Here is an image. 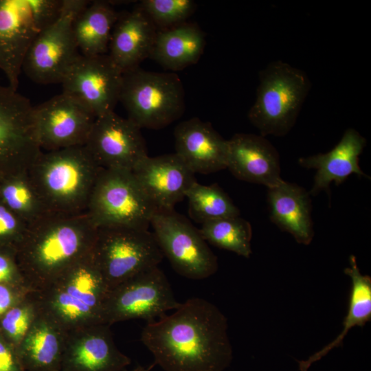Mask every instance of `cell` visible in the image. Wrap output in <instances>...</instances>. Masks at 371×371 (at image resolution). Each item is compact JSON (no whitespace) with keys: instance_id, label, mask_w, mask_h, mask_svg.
<instances>
[{"instance_id":"1","label":"cell","mask_w":371,"mask_h":371,"mask_svg":"<svg viewBox=\"0 0 371 371\" xmlns=\"http://www.w3.org/2000/svg\"><path fill=\"white\" fill-rule=\"evenodd\" d=\"M141 341L164 371H224L232 360L227 318L203 298L146 324Z\"/></svg>"},{"instance_id":"2","label":"cell","mask_w":371,"mask_h":371,"mask_svg":"<svg viewBox=\"0 0 371 371\" xmlns=\"http://www.w3.org/2000/svg\"><path fill=\"white\" fill-rule=\"evenodd\" d=\"M97 229L86 212H50L29 225L16 250L22 276L54 281L92 252Z\"/></svg>"},{"instance_id":"3","label":"cell","mask_w":371,"mask_h":371,"mask_svg":"<svg viewBox=\"0 0 371 371\" xmlns=\"http://www.w3.org/2000/svg\"><path fill=\"white\" fill-rule=\"evenodd\" d=\"M101 169L80 146L43 151L27 172L50 212L79 214L87 210Z\"/></svg>"},{"instance_id":"4","label":"cell","mask_w":371,"mask_h":371,"mask_svg":"<svg viewBox=\"0 0 371 371\" xmlns=\"http://www.w3.org/2000/svg\"><path fill=\"white\" fill-rule=\"evenodd\" d=\"M311 87L306 74L276 60L259 74L256 100L248 112L251 123L265 137L286 135L295 125Z\"/></svg>"},{"instance_id":"5","label":"cell","mask_w":371,"mask_h":371,"mask_svg":"<svg viewBox=\"0 0 371 371\" xmlns=\"http://www.w3.org/2000/svg\"><path fill=\"white\" fill-rule=\"evenodd\" d=\"M120 102L127 118L141 129H159L181 116L185 93L175 74L148 71L138 67L123 73Z\"/></svg>"},{"instance_id":"6","label":"cell","mask_w":371,"mask_h":371,"mask_svg":"<svg viewBox=\"0 0 371 371\" xmlns=\"http://www.w3.org/2000/svg\"><path fill=\"white\" fill-rule=\"evenodd\" d=\"M157 209L133 171L102 168L86 212L94 225L148 229Z\"/></svg>"},{"instance_id":"7","label":"cell","mask_w":371,"mask_h":371,"mask_svg":"<svg viewBox=\"0 0 371 371\" xmlns=\"http://www.w3.org/2000/svg\"><path fill=\"white\" fill-rule=\"evenodd\" d=\"M63 0H0V70L17 90L32 43L58 16Z\"/></svg>"},{"instance_id":"8","label":"cell","mask_w":371,"mask_h":371,"mask_svg":"<svg viewBox=\"0 0 371 371\" xmlns=\"http://www.w3.org/2000/svg\"><path fill=\"white\" fill-rule=\"evenodd\" d=\"M93 256L109 290L157 267L164 258L153 232L127 227H98Z\"/></svg>"},{"instance_id":"9","label":"cell","mask_w":371,"mask_h":371,"mask_svg":"<svg viewBox=\"0 0 371 371\" xmlns=\"http://www.w3.org/2000/svg\"><path fill=\"white\" fill-rule=\"evenodd\" d=\"M86 0H63L60 12L35 38L23 61L22 71L34 82L60 83L80 55L73 25L88 5Z\"/></svg>"},{"instance_id":"10","label":"cell","mask_w":371,"mask_h":371,"mask_svg":"<svg viewBox=\"0 0 371 371\" xmlns=\"http://www.w3.org/2000/svg\"><path fill=\"white\" fill-rule=\"evenodd\" d=\"M150 225L164 257L178 274L190 280H203L216 272V256L199 229L183 215L175 210H156Z\"/></svg>"},{"instance_id":"11","label":"cell","mask_w":371,"mask_h":371,"mask_svg":"<svg viewBox=\"0 0 371 371\" xmlns=\"http://www.w3.org/2000/svg\"><path fill=\"white\" fill-rule=\"evenodd\" d=\"M180 304L159 268L140 273L109 290L102 311V324L141 319L147 324L161 318Z\"/></svg>"},{"instance_id":"12","label":"cell","mask_w":371,"mask_h":371,"mask_svg":"<svg viewBox=\"0 0 371 371\" xmlns=\"http://www.w3.org/2000/svg\"><path fill=\"white\" fill-rule=\"evenodd\" d=\"M42 152L34 106L17 90L0 85V180L27 172Z\"/></svg>"},{"instance_id":"13","label":"cell","mask_w":371,"mask_h":371,"mask_svg":"<svg viewBox=\"0 0 371 371\" xmlns=\"http://www.w3.org/2000/svg\"><path fill=\"white\" fill-rule=\"evenodd\" d=\"M60 284L52 308L63 322L87 321L102 324V311L109 289L94 260L93 251L54 280Z\"/></svg>"},{"instance_id":"14","label":"cell","mask_w":371,"mask_h":371,"mask_svg":"<svg viewBox=\"0 0 371 371\" xmlns=\"http://www.w3.org/2000/svg\"><path fill=\"white\" fill-rule=\"evenodd\" d=\"M123 72L108 54H80L65 74L63 92L85 106L95 117L114 111Z\"/></svg>"},{"instance_id":"15","label":"cell","mask_w":371,"mask_h":371,"mask_svg":"<svg viewBox=\"0 0 371 371\" xmlns=\"http://www.w3.org/2000/svg\"><path fill=\"white\" fill-rule=\"evenodd\" d=\"M95 119L85 106L64 92L34 106L35 132L43 151L85 146Z\"/></svg>"},{"instance_id":"16","label":"cell","mask_w":371,"mask_h":371,"mask_svg":"<svg viewBox=\"0 0 371 371\" xmlns=\"http://www.w3.org/2000/svg\"><path fill=\"white\" fill-rule=\"evenodd\" d=\"M85 146L102 168L133 171L148 156L141 128L114 111L95 117Z\"/></svg>"},{"instance_id":"17","label":"cell","mask_w":371,"mask_h":371,"mask_svg":"<svg viewBox=\"0 0 371 371\" xmlns=\"http://www.w3.org/2000/svg\"><path fill=\"white\" fill-rule=\"evenodd\" d=\"M133 172L157 210L171 211L196 181L194 173L175 154L143 159Z\"/></svg>"},{"instance_id":"18","label":"cell","mask_w":371,"mask_h":371,"mask_svg":"<svg viewBox=\"0 0 371 371\" xmlns=\"http://www.w3.org/2000/svg\"><path fill=\"white\" fill-rule=\"evenodd\" d=\"M226 168L239 180L267 188L283 180L279 153L261 135L236 133L228 139Z\"/></svg>"},{"instance_id":"19","label":"cell","mask_w":371,"mask_h":371,"mask_svg":"<svg viewBox=\"0 0 371 371\" xmlns=\"http://www.w3.org/2000/svg\"><path fill=\"white\" fill-rule=\"evenodd\" d=\"M175 154L194 173L210 174L227 168V140L197 117L179 123L174 131Z\"/></svg>"},{"instance_id":"20","label":"cell","mask_w":371,"mask_h":371,"mask_svg":"<svg viewBox=\"0 0 371 371\" xmlns=\"http://www.w3.org/2000/svg\"><path fill=\"white\" fill-rule=\"evenodd\" d=\"M366 145L364 137L355 129L348 128L328 153L300 157L298 164L302 167L316 170L310 195L315 196L322 190L328 192L332 182L339 186L352 174L368 177L359 164V156Z\"/></svg>"},{"instance_id":"21","label":"cell","mask_w":371,"mask_h":371,"mask_svg":"<svg viewBox=\"0 0 371 371\" xmlns=\"http://www.w3.org/2000/svg\"><path fill=\"white\" fill-rule=\"evenodd\" d=\"M157 28L138 5L119 14L109 43L108 55L124 73L150 58Z\"/></svg>"},{"instance_id":"22","label":"cell","mask_w":371,"mask_h":371,"mask_svg":"<svg viewBox=\"0 0 371 371\" xmlns=\"http://www.w3.org/2000/svg\"><path fill=\"white\" fill-rule=\"evenodd\" d=\"M267 189L270 220L298 243L309 245L314 237L309 192L284 180Z\"/></svg>"},{"instance_id":"23","label":"cell","mask_w":371,"mask_h":371,"mask_svg":"<svg viewBox=\"0 0 371 371\" xmlns=\"http://www.w3.org/2000/svg\"><path fill=\"white\" fill-rule=\"evenodd\" d=\"M104 324L65 348L60 371H125L131 361L117 349Z\"/></svg>"},{"instance_id":"24","label":"cell","mask_w":371,"mask_h":371,"mask_svg":"<svg viewBox=\"0 0 371 371\" xmlns=\"http://www.w3.org/2000/svg\"><path fill=\"white\" fill-rule=\"evenodd\" d=\"M205 45L203 31L185 22L157 32L150 58L168 69L180 70L197 63Z\"/></svg>"},{"instance_id":"25","label":"cell","mask_w":371,"mask_h":371,"mask_svg":"<svg viewBox=\"0 0 371 371\" xmlns=\"http://www.w3.org/2000/svg\"><path fill=\"white\" fill-rule=\"evenodd\" d=\"M120 13L106 1H89L76 16L73 30L80 54H107L112 31Z\"/></svg>"},{"instance_id":"26","label":"cell","mask_w":371,"mask_h":371,"mask_svg":"<svg viewBox=\"0 0 371 371\" xmlns=\"http://www.w3.org/2000/svg\"><path fill=\"white\" fill-rule=\"evenodd\" d=\"M348 267L344 273L350 278L348 312L343 322L342 331L323 349L311 356L308 360L300 363V371H307L310 365L320 359L332 349L340 346L351 328L363 327L371 320V277L361 273L355 256L349 257Z\"/></svg>"},{"instance_id":"27","label":"cell","mask_w":371,"mask_h":371,"mask_svg":"<svg viewBox=\"0 0 371 371\" xmlns=\"http://www.w3.org/2000/svg\"><path fill=\"white\" fill-rule=\"evenodd\" d=\"M17 352L23 369L60 371L65 348L51 326L38 324L29 330Z\"/></svg>"},{"instance_id":"28","label":"cell","mask_w":371,"mask_h":371,"mask_svg":"<svg viewBox=\"0 0 371 371\" xmlns=\"http://www.w3.org/2000/svg\"><path fill=\"white\" fill-rule=\"evenodd\" d=\"M0 201L28 225L50 213L28 172L0 180Z\"/></svg>"},{"instance_id":"29","label":"cell","mask_w":371,"mask_h":371,"mask_svg":"<svg viewBox=\"0 0 371 371\" xmlns=\"http://www.w3.org/2000/svg\"><path fill=\"white\" fill-rule=\"evenodd\" d=\"M190 217L201 223L240 216V211L229 195L217 184L194 183L186 194Z\"/></svg>"},{"instance_id":"30","label":"cell","mask_w":371,"mask_h":371,"mask_svg":"<svg viewBox=\"0 0 371 371\" xmlns=\"http://www.w3.org/2000/svg\"><path fill=\"white\" fill-rule=\"evenodd\" d=\"M206 242L214 246L249 258L252 252L251 224L240 216L204 223L199 229Z\"/></svg>"},{"instance_id":"31","label":"cell","mask_w":371,"mask_h":371,"mask_svg":"<svg viewBox=\"0 0 371 371\" xmlns=\"http://www.w3.org/2000/svg\"><path fill=\"white\" fill-rule=\"evenodd\" d=\"M139 5L162 30L185 23L196 8L191 0H144Z\"/></svg>"},{"instance_id":"32","label":"cell","mask_w":371,"mask_h":371,"mask_svg":"<svg viewBox=\"0 0 371 371\" xmlns=\"http://www.w3.org/2000/svg\"><path fill=\"white\" fill-rule=\"evenodd\" d=\"M28 225L0 201V247L16 250Z\"/></svg>"},{"instance_id":"33","label":"cell","mask_w":371,"mask_h":371,"mask_svg":"<svg viewBox=\"0 0 371 371\" xmlns=\"http://www.w3.org/2000/svg\"><path fill=\"white\" fill-rule=\"evenodd\" d=\"M31 319L28 308L13 306L1 317V329L14 343L20 344L30 330Z\"/></svg>"},{"instance_id":"34","label":"cell","mask_w":371,"mask_h":371,"mask_svg":"<svg viewBox=\"0 0 371 371\" xmlns=\"http://www.w3.org/2000/svg\"><path fill=\"white\" fill-rule=\"evenodd\" d=\"M21 276L16 250L0 247V284H11Z\"/></svg>"},{"instance_id":"35","label":"cell","mask_w":371,"mask_h":371,"mask_svg":"<svg viewBox=\"0 0 371 371\" xmlns=\"http://www.w3.org/2000/svg\"><path fill=\"white\" fill-rule=\"evenodd\" d=\"M18 352L0 336V371H23Z\"/></svg>"},{"instance_id":"36","label":"cell","mask_w":371,"mask_h":371,"mask_svg":"<svg viewBox=\"0 0 371 371\" xmlns=\"http://www.w3.org/2000/svg\"><path fill=\"white\" fill-rule=\"evenodd\" d=\"M15 295L6 284H0V317L14 306Z\"/></svg>"},{"instance_id":"37","label":"cell","mask_w":371,"mask_h":371,"mask_svg":"<svg viewBox=\"0 0 371 371\" xmlns=\"http://www.w3.org/2000/svg\"><path fill=\"white\" fill-rule=\"evenodd\" d=\"M131 371H147V370L142 366H137Z\"/></svg>"}]
</instances>
